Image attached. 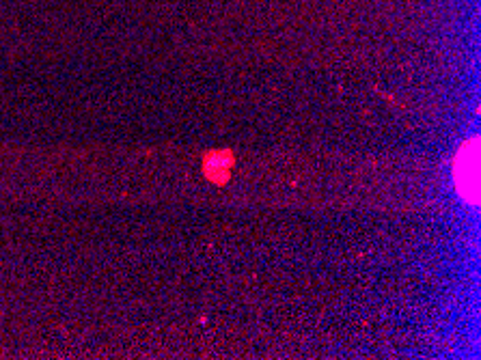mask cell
<instances>
[{
  "label": "cell",
  "mask_w": 481,
  "mask_h": 360,
  "mask_svg": "<svg viewBox=\"0 0 481 360\" xmlns=\"http://www.w3.org/2000/svg\"><path fill=\"white\" fill-rule=\"evenodd\" d=\"M453 182L464 203L479 205V138H470L453 158Z\"/></svg>",
  "instance_id": "1"
},
{
  "label": "cell",
  "mask_w": 481,
  "mask_h": 360,
  "mask_svg": "<svg viewBox=\"0 0 481 360\" xmlns=\"http://www.w3.org/2000/svg\"><path fill=\"white\" fill-rule=\"evenodd\" d=\"M235 164V158L231 151H214L203 158V173L214 184H227L231 177V168Z\"/></svg>",
  "instance_id": "2"
}]
</instances>
